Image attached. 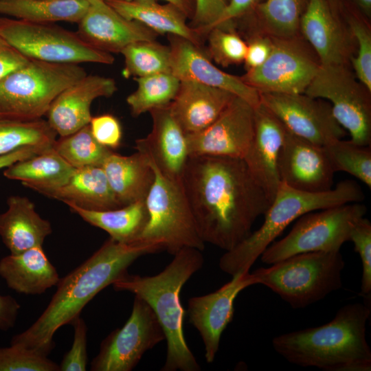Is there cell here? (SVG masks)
I'll return each mask as SVG.
<instances>
[{
  "instance_id": "1f68e13d",
  "label": "cell",
  "mask_w": 371,
  "mask_h": 371,
  "mask_svg": "<svg viewBox=\"0 0 371 371\" xmlns=\"http://www.w3.org/2000/svg\"><path fill=\"white\" fill-rule=\"evenodd\" d=\"M89 6L88 0H0V14L34 23H78Z\"/></svg>"
},
{
  "instance_id": "3957f363",
  "label": "cell",
  "mask_w": 371,
  "mask_h": 371,
  "mask_svg": "<svg viewBox=\"0 0 371 371\" xmlns=\"http://www.w3.org/2000/svg\"><path fill=\"white\" fill-rule=\"evenodd\" d=\"M370 307L344 306L327 324L275 337V351L291 363L324 371H370L371 350L366 337Z\"/></svg>"
},
{
  "instance_id": "8fae6325",
  "label": "cell",
  "mask_w": 371,
  "mask_h": 371,
  "mask_svg": "<svg viewBox=\"0 0 371 371\" xmlns=\"http://www.w3.org/2000/svg\"><path fill=\"white\" fill-rule=\"evenodd\" d=\"M370 92L346 65H320L304 93L329 101L335 118L348 131L350 140L370 146Z\"/></svg>"
},
{
  "instance_id": "d590c367",
  "label": "cell",
  "mask_w": 371,
  "mask_h": 371,
  "mask_svg": "<svg viewBox=\"0 0 371 371\" xmlns=\"http://www.w3.org/2000/svg\"><path fill=\"white\" fill-rule=\"evenodd\" d=\"M120 54L124 58L122 75L126 78L171 73L170 47L156 40L133 43Z\"/></svg>"
},
{
  "instance_id": "52a82bcc",
  "label": "cell",
  "mask_w": 371,
  "mask_h": 371,
  "mask_svg": "<svg viewBox=\"0 0 371 371\" xmlns=\"http://www.w3.org/2000/svg\"><path fill=\"white\" fill-rule=\"evenodd\" d=\"M86 75L78 64L30 60L0 80V119H41L63 90Z\"/></svg>"
},
{
  "instance_id": "74e56055",
  "label": "cell",
  "mask_w": 371,
  "mask_h": 371,
  "mask_svg": "<svg viewBox=\"0 0 371 371\" xmlns=\"http://www.w3.org/2000/svg\"><path fill=\"white\" fill-rule=\"evenodd\" d=\"M324 148L335 172H347L371 188L370 146L340 139Z\"/></svg>"
},
{
  "instance_id": "e0dca14e",
  "label": "cell",
  "mask_w": 371,
  "mask_h": 371,
  "mask_svg": "<svg viewBox=\"0 0 371 371\" xmlns=\"http://www.w3.org/2000/svg\"><path fill=\"white\" fill-rule=\"evenodd\" d=\"M278 172L280 182L309 192L330 190L335 173L324 146L287 129L278 158Z\"/></svg>"
},
{
  "instance_id": "44dd1931",
  "label": "cell",
  "mask_w": 371,
  "mask_h": 371,
  "mask_svg": "<svg viewBox=\"0 0 371 371\" xmlns=\"http://www.w3.org/2000/svg\"><path fill=\"white\" fill-rule=\"evenodd\" d=\"M149 113L152 129L146 137L135 141V148L146 155L164 176L181 181L190 157L186 135L173 117L170 104Z\"/></svg>"
},
{
  "instance_id": "d6986e66",
  "label": "cell",
  "mask_w": 371,
  "mask_h": 371,
  "mask_svg": "<svg viewBox=\"0 0 371 371\" xmlns=\"http://www.w3.org/2000/svg\"><path fill=\"white\" fill-rule=\"evenodd\" d=\"M89 6L78 23L77 34L86 43L101 51L120 53L128 45L156 40L157 33L142 23L128 20L105 0H89Z\"/></svg>"
},
{
  "instance_id": "681fc988",
  "label": "cell",
  "mask_w": 371,
  "mask_h": 371,
  "mask_svg": "<svg viewBox=\"0 0 371 371\" xmlns=\"http://www.w3.org/2000/svg\"><path fill=\"white\" fill-rule=\"evenodd\" d=\"M20 308L12 296L0 295V330L7 331L14 326Z\"/></svg>"
},
{
  "instance_id": "816d5d0a",
  "label": "cell",
  "mask_w": 371,
  "mask_h": 371,
  "mask_svg": "<svg viewBox=\"0 0 371 371\" xmlns=\"http://www.w3.org/2000/svg\"><path fill=\"white\" fill-rule=\"evenodd\" d=\"M131 1V0H127ZM170 3L179 9L190 21L195 12L196 0H162Z\"/></svg>"
},
{
  "instance_id": "ee69618b",
  "label": "cell",
  "mask_w": 371,
  "mask_h": 371,
  "mask_svg": "<svg viewBox=\"0 0 371 371\" xmlns=\"http://www.w3.org/2000/svg\"><path fill=\"white\" fill-rule=\"evenodd\" d=\"M89 127L93 137L103 146L112 150L120 146L122 126L114 115L106 113L92 117Z\"/></svg>"
},
{
  "instance_id": "ab89813d",
  "label": "cell",
  "mask_w": 371,
  "mask_h": 371,
  "mask_svg": "<svg viewBox=\"0 0 371 371\" xmlns=\"http://www.w3.org/2000/svg\"><path fill=\"white\" fill-rule=\"evenodd\" d=\"M205 53L216 64L227 67L244 62L247 43L235 29L213 27L208 31Z\"/></svg>"
},
{
  "instance_id": "4316f807",
  "label": "cell",
  "mask_w": 371,
  "mask_h": 371,
  "mask_svg": "<svg viewBox=\"0 0 371 371\" xmlns=\"http://www.w3.org/2000/svg\"><path fill=\"white\" fill-rule=\"evenodd\" d=\"M120 14L137 21L159 34L184 38L203 49V38L188 22L176 6L158 0H105Z\"/></svg>"
},
{
  "instance_id": "277c9868",
  "label": "cell",
  "mask_w": 371,
  "mask_h": 371,
  "mask_svg": "<svg viewBox=\"0 0 371 371\" xmlns=\"http://www.w3.org/2000/svg\"><path fill=\"white\" fill-rule=\"evenodd\" d=\"M202 251L184 247L159 273L141 276L124 273L113 284L117 291H128L144 300L153 309L166 336V359L163 371L201 370L183 331L185 310L180 300L184 284L204 262Z\"/></svg>"
},
{
  "instance_id": "f5cc1de1",
  "label": "cell",
  "mask_w": 371,
  "mask_h": 371,
  "mask_svg": "<svg viewBox=\"0 0 371 371\" xmlns=\"http://www.w3.org/2000/svg\"><path fill=\"white\" fill-rule=\"evenodd\" d=\"M357 9L364 17L371 16V0H349L348 2Z\"/></svg>"
},
{
  "instance_id": "6da1fadb",
  "label": "cell",
  "mask_w": 371,
  "mask_h": 371,
  "mask_svg": "<svg viewBox=\"0 0 371 371\" xmlns=\"http://www.w3.org/2000/svg\"><path fill=\"white\" fill-rule=\"evenodd\" d=\"M181 184L201 238L225 251L251 234L270 205L243 159L190 157Z\"/></svg>"
},
{
  "instance_id": "f907efd6",
  "label": "cell",
  "mask_w": 371,
  "mask_h": 371,
  "mask_svg": "<svg viewBox=\"0 0 371 371\" xmlns=\"http://www.w3.org/2000/svg\"><path fill=\"white\" fill-rule=\"evenodd\" d=\"M48 150V149H47ZM45 150L36 147L25 146L17 149L10 153L0 156V170L4 169L12 164L23 159L32 157Z\"/></svg>"
},
{
  "instance_id": "484cf974",
  "label": "cell",
  "mask_w": 371,
  "mask_h": 371,
  "mask_svg": "<svg viewBox=\"0 0 371 371\" xmlns=\"http://www.w3.org/2000/svg\"><path fill=\"white\" fill-rule=\"evenodd\" d=\"M0 276L10 289L26 295L43 293L60 279L42 246L2 258Z\"/></svg>"
},
{
  "instance_id": "7c38bea8",
  "label": "cell",
  "mask_w": 371,
  "mask_h": 371,
  "mask_svg": "<svg viewBox=\"0 0 371 371\" xmlns=\"http://www.w3.org/2000/svg\"><path fill=\"white\" fill-rule=\"evenodd\" d=\"M271 37L273 47L266 61L241 79L259 93H304L320 67L316 54L297 36Z\"/></svg>"
},
{
  "instance_id": "5bb4252c",
  "label": "cell",
  "mask_w": 371,
  "mask_h": 371,
  "mask_svg": "<svg viewBox=\"0 0 371 371\" xmlns=\"http://www.w3.org/2000/svg\"><path fill=\"white\" fill-rule=\"evenodd\" d=\"M260 102L293 134L325 146L342 139L346 130L335 118L330 102L305 93H260Z\"/></svg>"
},
{
  "instance_id": "30bf717a",
  "label": "cell",
  "mask_w": 371,
  "mask_h": 371,
  "mask_svg": "<svg viewBox=\"0 0 371 371\" xmlns=\"http://www.w3.org/2000/svg\"><path fill=\"white\" fill-rule=\"evenodd\" d=\"M0 34L30 60L60 64L112 65V54L93 47L77 32L54 23L0 17Z\"/></svg>"
},
{
  "instance_id": "4fadbf2b",
  "label": "cell",
  "mask_w": 371,
  "mask_h": 371,
  "mask_svg": "<svg viewBox=\"0 0 371 371\" xmlns=\"http://www.w3.org/2000/svg\"><path fill=\"white\" fill-rule=\"evenodd\" d=\"M166 339L163 328L150 306L135 296L132 311L121 328L103 339L91 363L92 371H131L143 355Z\"/></svg>"
},
{
  "instance_id": "7402d4cb",
  "label": "cell",
  "mask_w": 371,
  "mask_h": 371,
  "mask_svg": "<svg viewBox=\"0 0 371 371\" xmlns=\"http://www.w3.org/2000/svg\"><path fill=\"white\" fill-rule=\"evenodd\" d=\"M116 91L114 79L86 75L56 96L46 114L47 121L60 137L70 135L89 124L94 100L111 97Z\"/></svg>"
},
{
  "instance_id": "11a10c76",
  "label": "cell",
  "mask_w": 371,
  "mask_h": 371,
  "mask_svg": "<svg viewBox=\"0 0 371 371\" xmlns=\"http://www.w3.org/2000/svg\"><path fill=\"white\" fill-rule=\"evenodd\" d=\"M88 1H89V0H88Z\"/></svg>"
},
{
  "instance_id": "ba28073f",
  "label": "cell",
  "mask_w": 371,
  "mask_h": 371,
  "mask_svg": "<svg viewBox=\"0 0 371 371\" xmlns=\"http://www.w3.org/2000/svg\"><path fill=\"white\" fill-rule=\"evenodd\" d=\"M147 158L155 179L145 199L148 221L136 243L155 246L172 255L184 247L203 251L205 243L198 232L181 181L164 176Z\"/></svg>"
},
{
  "instance_id": "f1b7e54d",
  "label": "cell",
  "mask_w": 371,
  "mask_h": 371,
  "mask_svg": "<svg viewBox=\"0 0 371 371\" xmlns=\"http://www.w3.org/2000/svg\"><path fill=\"white\" fill-rule=\"evenodd\" d=\"M43 195L87 210L120 207L102 166L76 168L66 183Z\"/></svg>"
},
{
  "instance_id": "836d02e7",
  "label": "cell",
  "mask_w": 371,
  "mask_h": 371,
  "mask_svg": "<svg viewBox=\"0 0 371 371\" xmlns=\"http://www.w3.org/2000/svg\"><path fill=\"white\" fill-rule=\"evenodd\" d=\"M57 135L42 118L30 121L0 119V156L25 146L49 149Z\"/></svg>"
},
{
  "instance_id": "f546056e",
  "label": "cell",
  "mask_w": 371,
  "mask_h": 371,
  "mask_svg": "<svg viewBox=\"0 0 371 371\" xmlns=\"http://www.w3.org/2000/svg\"><path fill=\"white\" fill-rule=\"evenodd\" d=\"M75 169L52 147L4 168L3 175L43 194L66 183Z\"/></svg>"
},
{
  "instance_id": "cb8c5ba5",
  "label": "cell",
  "mask_w": 371,
  "mask_h": 371,
  "mask_svg": "<svg viewBox=\"0 0 371 371\" xmlns=\"http://www.w3.org/2000/svg\"><path fill=\"white\" fill-rule=\"evenodd\" d=\"M339 19L325 0H309L301 18L300 30L322 65H346L349 42Z\"/></svg>"
},
{
  "instance_id": "ac0fdd59",
  "label": "cell",
  "mask_w": 371,
  "mask_h": 371,
  "mask_svg": "<svg viewBox=\"0 0 371 371\" xmlns=\"http://www.w3.org/2000/svg\"><path fill=\"white\" fill-rule=\"evenodd\" d=\"M170 49V72L180 80L195 81L231 92L254 107L260 104V93L245 84L240 76L217 67L203 49L175 35H168Z\"/></svg>"
},
{
  "instance_id": "9c48e42d",
  "label": "cell",
  "mask_w": 371,
  "mask_h": 371,
  "mask_svg": "<svg viewBox=\"0 0 371 371\" xmlns=\"http://www.w3.org/2000/svg\"><path fill=\"white\" fill-rule=\"evenodd\" d=\"M366 211L364 204L355 202L306 213L296 219L285 237L273 242L262 252L261 260L271 265L300 253L339 251Z\"/></svg>"
},
{
  "instance_id": "db71d44e",
  "label": "cell",
  "mask_w": 371,
  "mask_h": 371,
  "mask_svg": "<svg viewBox=\"0 0 371 371\" xmlns=\"http://www.w3.org/2000/svg\"><path fill=\"white\" fill-rule=\"evenodd\" d=\"M334 14L340 18L344 9V0H325Z\"/></svg>"
},
{
  "instance_id": "d4e9b609",
  "label": "cell",
  "mask_w": 371,
  "mask_h": 371,
  "mask_svg": "<svg viewBox=\"0 0 371 371\" xmlns=\"http://www.w3.org/2000/svg\"><path fill=\"white\" fill-rule=\"evenodd\" d=\"M7 210L0 214V237L11 254H17L42 246L52 234L49 221L36 211L34 204L26 196H10Z\"/></svg>"
},
{
  "instance_id": "8992f818",
  "label": "cell",
  "mask_w": 371,
  "mask_h": 371,
  "mask_svg": "<svg viewBox=\"0 0 371 371\" xmlns=\"http://www.w3.org/2000/svg\"><path fill=\"white\" fill-rule=\"evenodd\" d=\"M253 271L257 284L278 294L293 308H304L342 287L345 262L339 251L297 254Z\"/></svg>"
},
{
  "instance_id": "e575fe53",
  "label": "cell",
  "mask_w": 371,
  "mask_h": 371,
  "mask_svg": "<svg viewBox=\"0 0 371 371\" xmlns=\"http://www.w3.org/2000/svg\"><path fill=\"white\" fill-rule=\"evenodd\" d=\"M133 79L137 82V87L126 100L133 117L169 105L180 84V80L172 73H160Z\"/></svg>"
},
{
  "instance_id": "8d00e7d4",
  "label": "cell",
  "mask_w": 371,
  "mask_h": 371,
  "mask_svg": "<svg viewBox=\"0 0 371 371\" xmlns=\"http://www.w3.org/2000/svg\"><path fill=\"white\" fill-rule=\"evenodd\" d=\"M53 148L72 167L102 166L113 152L98 143L91 134L89 124L56 140Z\"/></svg>"
},
{
  "instance_id": "2e32d148",
  "label": "cell",
  "mask_w": 371,
  "mask_h": 371,
  "mask_svg": "<svg viewBox=\"0 0 371 371\" xmlns=\"http://www.w3.org/2000/svg\"><path fill=\"white\" fill-rule=\"evenodd\" d=\"M218 290L207 295L190 297L187 313L189 322L199 331L205 346L207 363L214 361L221 337L234 316V303L245 289L257 284L249 271L238 273Z\"/></svg>"
},
{
  "instance_id": "7bdbcfd3",
  "label": "cell",
  "mask_w": 371,
  "mask_h": 371,
  "mask_svg": "<svg viewBox=\"0 0 371 371\" xmlns=\"http://www.w3.org/2000/svg\"><path fill=\"white\" fill-rule=\"evenodd\" d=\"M74 328V340L70 350L59 364L60 371H85L88 361L87 350V327L85 320L77 316L71 324Z\"/></svg>"
},
{
  "instance_id": "d6a6232c",
  "label": "cell",
  "mask_w": 371,
  "mask_h": 371,
  "mask_svg": "<svg viewBox=\"0 0 371 371\" xmlns=\"http://www.w3.org/2000/svg\"><path fill=\"white\" fill-rule=\"evenodd\" d=\"M309 0H264L238 23L254 25L275 37L297 36Z\"/></svg>"
},
{
  "instance_id": "7dc6e473",
  "label": "cell",
  "mask_w": 371,
  "mask_h": 371,
  "mask_svg": "<svg viewBox=\"0 0 371 371\" xmlns=\"http://www.w3.org/2000/svg\"><path fill=\"white\" fill-rule=\"evenodd\" d=\"M263 1L229 0L223 14L212 28L235 29L237 21L250 14Z\"/></svg>"
},
{
  "instance_id": "4dcf8cb0",
  "label": "cell",
  "mask_w": 371,
  "mask_h": 371,
  "mask_svg": "<svg viewBox=\"0 0 371 371\" xmlns=\"http://www.w3.org/2000/svg\"><path fill=\"white\" fill-rule=\"evenodd\" d=\"M85 221L107 232L110 237L123 243H135L144 231L148 212L145 200L113 210L93 211L67 204Z\"/></svg>"
},
{
  "instance_id": "f6af8a7d",
  "label": "cell",
  "mask_w": 371,
  "mask_h": 371,
  "mask_svg": "<svg viewBox=\"0 0 371 371\" xmlns=\"http://www.w3.org/2000/svg\"><path fill=\"white\" fill-rule=\"evenodd\" d=\"M229 0H196V9L188 22L203 38L223 14Z\"/></svg>"
},
{
  "instance_id": "c3c4849f",
  "label": "cell",
  "mask_w": 371,
  "mask_h": 371,
  "mask_svg": "<svg viewBox=\"0 0 371 371\" xmlns=\"http://www.w3.org/2000/svg\"><path fill=\"white\" fill-rule=\"evenodd\" d=\"M30 60L0 34V80Z\"/></svg>"
},
{
  "instance_id": "60d3db41",
  "label": "cell",
  "mask_w": 371,
  "mask_h": 371,
  "mask_svg": "<svg viewBox=\"0 0 371 371\" xmlns=\"http://www.w3.org/2000/svg\"><path fill=\"white\" fill-rule=\"evenodd\" d=\"M0 371H60L59 365L37 351L10 344L0 348Z\"/></svg>"
},
{
  "instance_id": "b9f144b4",
  "label": "cell",
  "mask_w": 371,
  "mask_h": 371,
  "mask_svg": "<svg viewBox=\"0 0 371 371\" xmlns=\"http://www.w3.org/2000/svg\"><path fill=\"white\" fill-rule=\"evenodd\" d=\"M350 240L355 251L359 254L362 265L361 294L370 297L371 293V223L364 216L353 225Z\"/></svg>"
},
{
  "instance_id": "ffe728a7",
  "label": "cell",
  "mask_w": 371,
  "mask_h": 371,
  "mask_svg": "<svg viewBox=\"0 0 371 371\" xmlns=\"http://www.w3.org/2000/svg\"><path fill=\"white\" fill-rule=\"evenodd\" d=\"M286 131L280 120L262 104L254 107V133L243 159L270 203L280 183L278 158Z\"/></svg>"
},
{
  "instance_id": "83f0119b",
  "label": "cell",
  "mask_w": 371,
  "mask_h": 371,
  "mask_svg": "<svg viewBox=\"0 0 371 371\" xmlns=\"http://www.w3.org/2000/svg\"><path fill=\"white\" fill-rule=\"evenodd\" d=\"M102 168L120 207L145 200L155 179L147 157L137 150L128 156L112 152Z\"/></svg>"
},
{
  "instance_id": "9a60e30c",
  "label": "cell",
  "mask_w": 371,
  "mask_h": 371,
  "mask_svg": "<svg viewBox=\"0 0 371 371\" xmlns=\"http://www.w3.org/2000/svg\"><path fill=\"white\" fill-rule=\"evenodd\" d=\"M254 133V107L234 96L209 126L186 135L189 156L243 159Z\"/></svg>"
},
{
  "instance_id": "5b68a950",
  "label": "cell",
  "mask_w": 371,
  "mask_h": 371,
  "mask_svg": "<svg viewBox=\"0 0 371 371\" xmlns=\"http://www.w3.org/2000/svg\"><path fill=\"white\" fill-rule=\"evenodd\" d=\"M363 199L361 187L352 180L340 181L335 188L322 192L301 191L280 182L264 214L262 225L233 249L225 251L220 258L219 267L232 276L249 271L262 252L300 216L312 211L361 202Z\"/></svg>"
},
{
  "instance_id": "f35d334b",
  "label": "cell",
  "mask_w": 371,
  "mask_h": 371,
  "mask_svg": "<svg viewBox=\"0 0 371 371\" xmlns=\"http://www.w3.org/2000/svg\"><path fill=\"white\" fill-rule=\"evenodd\" d=\"M344 15L353 36L357 41V56L351 58L356 78L371 91V34L363 16L344 1Z\"/></svg>"
},
{
  "instance_id": "603a6c76",
  "label": "cell",
  "mask_w": 371,
  "mask_h": 371,
  "mask_svg": "<svg viewBox=\"0 0 371 371\" xmlns=\"http://www.w3.org/2000/svg\"><path fill=\"white\" fill-rule=\"evenodd\" d=\"M236 96L229 91L192 80H180L170 104L171 113L186 135L209 126Z\"/></svg>"
},
{
  "instance_id": "bcb514c9",
  "label": "cell",
  "mask_w": 371,
  "mask_h": 371,
  "mask_svg": "<svg viewBox=\"0 0 371 371\" xmlns=\"http://www.w3.org/2000/svg\"><path fill=\"white\" fill-rule=\"evenodd\" d=\"M246 43L243 63L247 71L261 66L266 61L272 50L273 39L271 36L262 33L253 35Z\"/></svg>"
},
{
  "instance_id": "7a4b0ae2",
  "label": "cell",
  "mask_w": 371,
  "mask_h": 371,
  "mask_svg": "<svg viewBox=\"0 0 371 371\" xmlns=\"http://www.w3.org/2000/svg\"><path fill=\"white\" fill-rule=\"evenodd\" d=\"M159 252L138 243H123L111 237L80 265L60 278L49 303L27 329L12 337L10 344L48 356L54 348L55 333L80 315L100 291L127 272L140 256Z\"/></svg>"
}]
</instances>
